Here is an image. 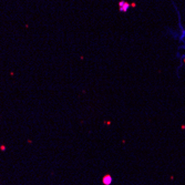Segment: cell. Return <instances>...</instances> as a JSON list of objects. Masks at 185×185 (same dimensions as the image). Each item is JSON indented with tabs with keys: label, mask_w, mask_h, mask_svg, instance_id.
Listing matches in <instances>:
<instances>
[{
	"label": "cell",
	"mask_w": 185,
	"mask_h": 185,
	"mask_svg": "<svg viewBox=\"0 0 185 185\" xmlns=\"http://www.w3.org/2000/svg\"><path fill=\"white\" fill-rule=\"evenodd\" d=\"M128 7H129V4H126V2H121V4H120V9L124 12L128 10Z\"/></svg>",
	"instance_id": "obj_1"
},
{
	"label": "cell",
	"mask_w": 185,
	"mask_h": 185,
	"mask_svg": "<svg viewBox=\"0 0 185 185\" xmlns=\"http://www.w3.org/2000/svg\"><path fill=\"white\" fill-rule=\"evenodd\" d=\"M110 181H111L110 176H106V178L104 177V183H105V184H110Z\"/></svg>",
	"instance_id": "obj_2"
}]
</instances>
